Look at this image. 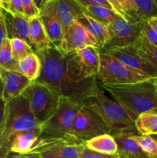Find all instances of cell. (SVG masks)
<instances>
[{
    "label": "cell",
    "instance_id": "6da1fadb",
    "mask_svg": "<svg viewBox=\"0 0 157 158\" xmlns=\"http://www.w3.org/2000/svg\"><path fill=\"white\" fill-rule=\"evenodd\" d=\"M36 54L40 59L42 68L39 77L35 81L50 87L60 97L82 101L99 87L95 77L82 82L72 81L66 73L64 54L52 44Z\"/></svg>",
    "mask_w": 157,
    "mask_h": 158
},
{
    "label": "cell",
    "instance_id": "7a4b0ae2",
    "mask_svg": "<svg viewBox=\"0 0 157 158\" xmlns=\"http://www.w3.org/2000/svg\"><path fill=\"white\" fill-rule=\"evenodd\" d=\"M101 86L135 120L142 114H157V90L152 79L132 84Z\"/></svg>",
    "mask_w": 157,
    "mask_h": 158
},
{
    "label": "cell",
    "instance_id": "3957f363",
    "mask_svg": "<svg viewBox=\"0 0 157 158\" xmlns=\"http://www.w3.org/2000/svg\"><path fill=\"white\" fill-rule=\"evenodd\" d=\"M20 131H30L41 135V124L33 117L22 95L6 103L0 124V158H8L12 137Z\"/></svg>",
    "mask_w": 157,
    "mask_h": 158
},
{
    "label": "cell",
    "instance_id": "277c9868",
    "mask_svg": "<svg viewBox=\"0 0 157 158\" xmlns=\"http://www.w3.org/2000/svg\"><path fill=\"white\" fill-rule=\"evenodd\" d=\"M83 106L99 115L109 128L110 134L136 131L135 120L115 100L109 98L100 87L92 95L82 100Z\"/></svg>",
    "mask_w": 157,
    "mask_h": 158
},
{
    "label": "cell",
    "instance_id": "5b68a950",
    "mask_svg": "<svg viewBox=\"0 0 157 158\" xmlns=\"http://www.w3.org/2000/svg\"><path fill=\"white\" fill-rule=\"evenodd\" d=\"M85 142L71 134L63 137H39L32 149L24 154L28 158H80Z\"/></svg>",
    "mask_w": 157,
    "mask_h": 158
},
{
    "label": "cell",
    "instance_id": "8992f818",
    "mask_svg": "<svg viewBox=\"0 0 157 158\" xmlns=\"http://www.w3.org/2000/svg\"><path fill=\"white\" fill-rule=\"evenodd\" d=\"M99 49L88 46L65 54V68L68 77L73 82H82L95 77L100 66Z\"/></svg>",
    "mask_w": 157,
    "mask_h": 158
},
{
    "label": "cell",
    "instance_id": "52a82bcc",
    "mask_svg": "<svg viewBox=\"0 0 157 158\" xmlns=\"http://www.w3.org/2000/svg\"><path fill=\"white\" fill-rule=\"evenodd\" d=\"M22 95L26 99L31 113L40 124L53 115L61 98L50 87L38 81L32 82Z\"/></svg>",
    "mask_w": 157,
    "mask_h": 158
},
{
    "label": "cell",
    "instance_id": "ba28073f",
    "mask_svg": "<svg viewBox=\"0 0 157 158\" xmlns=\"http://www.w3.org/2000/svg\"><path fill=\"white\" fill-rule=\"evenodd\" d=\"M82 106L80 100L61 97L53 115L41 124L40 137H63L70 134L75 116Z\"/></svg>",
    "mask_w": 157,
    "mask_h": 158
},
{
    "label": "cell",
    "instance_id": "9c48e42d",
    "mask_svg": "<svg viewBox=\"0 0 157 158\" xmlns=\"http://www.w3.org/2000/svg\"><path fill=\"white\" fill-rule=\"evenodd\" d=\"M100 66L96 80L101 85L118 86L149 80L139 73L132 70L112 56L99 51Z\"/></svg>",
    "mask_w": 157,
    "mask_h": 158
},
{
    "label": "cell",
    "instance_id": "30bf717a",
    "mask_svg": "<svg viewBox=\"0 0 157 158\" xmlns=\"http://www.w3.org/2000/svg\"><path fill=\"white\" fill-rule=\"evenodd\" d=\"M143 21L120 17L108 25L109 39L100 52L107 53L115 49L132 46L142 35Z\"/></svg>",
    "mask_w": 157,
    "mask_h": 158
},
{
    "label": "cell",
    "instance_id": "8fae6325",
    "mask_svg": "<svg viewBox=\"0 0 157 158\" xmlns=\"http://www.w3.org/2000/svg\"><path fill=\"white\" fill-rule=\"evenodd\" d=\"M105 134H110V131L99 116L88 108L82 106L75 117L71 135L86 142Z\"/></svg>",
    "mask_w": 157,
    "mask_h": 158
},
{
    "label": "cell",
    "instance_id": "7c38bea8",
    "mask_svg": "<svg viewBox=\"0 0 157 158\" xmlns=\"http://www.w3.org/2000/svg\"><path fill=\"white\" fill-rule=\"evenodd\" d=\"M88 46L96 47V41L81 23L75 20L65 29L58 50L65 55Z\"/></svg>",
    "mask_w": 157,
    "mask_h": 158
},
{
    "label": "cell",
    "instance_id": "4fadbf2b",
    "mask_svg": "<svg viewBox=\"0 0 157 158\" xmlns=\"http://www.w3.org/2000/svg\"><path fill=\"white\" fill-rule=\"evenodd\" d=\"M38 17L44 26L50 43L58 49L62 40L64 29L57 16L53 0H48L43 4L39 9Z\"/></svg>",
    "mask_w": 157,
    "mask_h": 158
},
{
    "label": "cell",
    "instance_id": "5bb4252c",
    "mask_svg": "<svg viewBox=\"0 0 157 158\" xmlns=\"http://www.w3.org/2000/svg\"><path fill=\"white\" fill-rule=\"evenodd\" d=\"M107 54L118 60L132 70L139 73L149 80L157 77V69L148 64L137 56L129 46L121 48L107 52Z\"/></svg>",
    "mask_w": 157,
    "mask_h": 158
},
{
    "label": "cell",
    "instance_id": "9a60e30c",
    "mask_svg": "<svg viewBox=\"0 0 157 158\" xmlns=\"http://www.w3.org/2000/svg\"><path fill=\"white\" fill-rule=\"evenodd\" d=\"M0 79L3 83L2 98L6 103L19 97L32 82L17 71L0 68Z\"/></svg>",
    "mask_w": 157,
    "mask_h": 158
},
{
    "label": "cell",
    "instance_id": "2e32d148",
    "mask_svg": "<svg viewBox=\"0 0 157 158\" xmlns=\"http://www.w3.org/2000/svg\"><path fill=\"white\" fill-rule=\"evenodd\" d=\"M1 14L4 19L8 38L9 40L14 38L21 39L32 48L29 38V19L26 15L12 13L2 8H1Z\"/></svg>",
    "mask_w": 157,
    "mask_h": 158
},
{
    "label": "cell",
    "instance_id": "e0dca14e",
    "mask_svg": "<svg viewBox=\"0 0 157 158\" xmlns=\"http://www.w3.org/2000/svg\"><path fill=\"white\" fill-rule=\"evenodd\" d=\"M137 134V131H120L110 134L116 142L118 146L117 155L120 158H149L132 138V136Z\"/></svg>",
    "mask_w": 157,
    "mask_h": 158
},
{
    "label": "cell",
    "instance_id": "ac0fdd59",
    "mask_svg": "<svg viewBox=\"0 0 157 158\" xmlns=\"http://www.w3.org/2000/svg\"><path fill=\"white\" fill-rule=\"evenodd\" d=\"M55 12L63 29L85 15L84 8L75 0H53Z\"/></svg>",
    "mask_w": 157,
    "mask_h": 158
},
{
    "label": "cell",
    "instance_id": "d6986e66",
    "mask_svg": "<svg viewBox=\"0 0 157 158\" xmlns=\"http://www.w3.org/2000/svg\"><path fill=\"white\" fill-rule=\"evenodd\" d=\"M29 38L35 53L48 49L51 43L39 17L29 19Z\"/></svg>",
    "mask_w": 157,
    "mask_h": 158
},
{
    "label": "cell",
    "instance_id": "ffe728a7",
    "mask_svg": "<svg viewBox=\"0 0 157 158\" xmlns=\"http://www.w3.org/2000/svg\"><path fill=\"white\" fill-rule=\"evenodd\" d=\"M77 21L81 23L86 30L94 37L96 41V47L101 50L109 39L107 26L88 16L86 14Z\"/></svg>",
    "mask_w": 157,
    "mask_h": 158
},
{
    "label": "cell",
    "instance_id": "44dd1931",
    "mask_svg": "<svg viewBox=\"0 0 157 158\" xmlns=\"http://www.w3.org/2000/svg\"><path fill=\"white\" fill-rule=\"evenodd\" d=\"M39 135L30 131H20L12 137L10 141V153L24 155L29 152Z\"/></svg>",
    "mask_w": 157,
    "mask_h": 158
},
{
    "label": "cell",
    "instance_id": "7402d4cb",
    "mask_svg": "<svg viewBox=\"0 0 157 158\" xmlns=\"http://www.w3.org/2000/svg\"><path fill=\"white\" fill-rule=\"evenodd\" d=\"M85 145L91 151L103 154L115 155L118 151V146L115 138L110 134L97 136L85 142Z\"/></svg>",
    "mask_w": 157,
    "mask_h": 158
},
{
    "label": "cell",
    "instance_id": "603a6c76",
    "mask_svg": "<svg viewBox=\"0 0 157 158\" xmlns=\"http://www.w3.org/2000/svg\"><path fill=\"white\" fill-rule=\"evenodd\" d=\"M129 47L142 60L157 69V46L149 43L143 35Z\"/></svg>",
    "mask_w": 157,
    "mask_h": 158
},
{
    "label": "cell",
    "instance_id": "cb8c5ba5",
    "mask_svg": "<svg viewBox=\"0 0 157 158\" xmlns=\"http://www.w3.org/2000/svg\"><path fill=\"white\" fill-rule=\"evenodd\" d=\"M41 68L42 64L39 57L35 52H32L18 61L17 71L31 82H34L39 77Z\"/></svg>",
    "mask_w": 157,
    "mask_h": 158
},
{
    "label": "cell",
    "instance_id": "d4e9b609",
    "mask_svg": "<svg viewBox=\"0 0 157 158\" xmlns=\"http://www.w3.org/2000/svg\"><path fill=\"white\" fill-rule=\"evenodd\" d=\"M85 14L96 21L108 26L117 19L122 17L113 9L99 6H88L84 9Z\"/></svg>",
    "mask_w": 157,
    "mask_h": 158
},
{
    "label": "cell",
    "instance_id": "484cf974",
    "mask_svg": "<svg viewBox=\"0 0 157 158\" xmlns=\"http://www.w3.org/2000/svg\"><path fill=\"white\" fill-rule=\"evenodd\" d=\"M135 127L139 135H157V114H140L135 119Z\"/></svg>",
    "mask_w": 157,
    "mask_h": 158
},
{
    "label": "cell",
    "instance_id": "4316f807",
    "mask_svg": "<svg viewBox=\"0 0 157 158\" xmlns=\"http://www.w3.org/2000/svg\"><path fill=\"white\" fill-rule=\"evenodd\" d=\"M112 9L126 19L143 20L138 16L133 0H107Z\"/></svg>",
    "mask_w": 157,
    "mask_h": 158
},
{
    "label": "cell",
    "instance_id": "83f0119b",
    "mask_svg": "<svg viewBox=\"0 0 157 158\" xmlns=\"http://www.w3.org/2000/svg\"><path fill=\"white\" fill-rule=\"evenodd\" d=\"M18 63L13 58L10 40L6 38L0 46V68L10 71H17ZM18 72V71H17Z\"/></svg>",
    "mask_w": 157,
    "mask_h": 158
},
{
    "label": "cell",
    "instance_id": "f1b7e54d",
    "mask_svg": "<svg viewBox=\"0 0 157 158\" xmlns=\"http://www.w3.org/2000/svg\"><path fill=\"white\" fill-rule=\"evenodd\" d=\"M132 138L137 142L149 158H157V140L151 136L133 134Z\"/></svg>",
    "mask_w": 157,
    "mask_h": 158
},
{
    "label": "cell",
    "instance_id": "f546056e",
    "mask_svg": "<svg viewBox=\"0 0 157 158\" xmlns=\"http://www.w3.org/2000/svg\"><path fill=\"white\" fill-rule=\"evenodd\" d=\"M9 40H10L12 56L15 61H20L22 59L27 56L29 54L35 52L30 45L21 39L14 38L10 39Z\"/></svg>",
    "mask_w": 157,
    "mask_h": 158
},
{
    "label": "cell",
    "instance_id": "4dcf8cb0",
    "mask_svg": "<svg viewBox=\"0 0 157 158\" xmlns=\"http://www.w3.org/2000/svg\"><path fill=\"white\" fill-rule=\"evenodd\" d=\"M138 16L143 20L157 15V7L153 0H133Z\"/></svg>",
    "mask_w": 157,
    "mask_h": 158
},
{
    "label": "cell",
    "instance_id": "1f68e13d",
    "mask_svg": "<svg viewBox=\"0 0 157 158\" xmlns=\"http://www.w3.org/2000/svg\"><path fill=\"white\" fill-rule=\"evenodd\" d=\"M142 35L154 46H157V32L148 23L146 20L142 23Z\"/></svg>",
    "mask_w": 157,
    "mask_h": 158
},
{
    "label": "cell",
    "instance_id": "d6a6232c",
    "mask_svg": "<svg viewBox=\"0 0 157 158\" xmlns=\"http://www.w3.org/2000/svg\"><path fill=\"white\" fill-rule=\"evenodd\" d=\"M21 2L24 15L28 19L38 16L39 9H38L33 0H21Z\"/></svg>",
    "mask_w": 157,
    "mask_h": 158
},
{
    "label": "cell",
    "instance_id": "836d02e7",
    "mask_svg": "<svg viewBox=\"0 0 157 158\" xmlns=\"http://www.w3.org/2000/svg\"><path fill=\"white\" fill-rule=\"evenodd\" d=\"M80 158H120L117 154L115 155H108V154H103L95 152L84 145L80 153Z\"/></svg>",
    "mask_w": 157,
    "mask_h": 158
},
{
    "label": "cell",
    "instance_id": "e575fe53",
    "mask_svg": "<svg viewBox=\"0 0 157 158\" xmlns=\"http://www.w3.org/2000/svg\"><path fill=\"white\" fill-rule=\"evenodd\" d=\"M79 5H81L83 8L88 7V6H99L107 7L109 9H112V6L109 4L107 0H75Z\"/></svg>",
    "mask_w": 157,
    "mask_h": 158
},
{
    "label": "cell",
    "instance_id": "d590c367",
    "mask_svg": "<svg viewBox=\"0 0 157 158\" xmlns=\"http://www.w3.org/2000/svg\"><path fill=\"white\" fill-rule=\"evenodd\" d=\"M8 11L14 14L24 15L21 0H10V6H9V10Z\"/></svg>",
    "mask_w": 157,
    "mask_h": 158
},
{
    "label": "cell",
    "instance_id": "8d00e7d4",
    "mask_svg": "<svg viewBox=\"0 0 157 158\" xmlns=\"http://www.w3.org/2000/svg\"><path fill=\"white\" fill-rule=\"evenodd\" d=\"M6 38H7V32H6L4 19H3L2 15L0 12V46Z\"/></svg>",
    "mask_w": 157,
    "mask_h": 158
},
{
    "label": "cell",
    "instance_id": "74e56055",
    "mask_svg": "<svg viewBox=\"0 0 157 158\" xmlns=\"http://www.w3.org/2000/svg\"><path fill=\"white\" fill-rule=\"evenodd\" d=\"M6 103H7L5 101L4 99L2 98V97H0V124H1L2 120V119H3V117H4Z\"/></svg>",
    "mask_w": 157,
    "mask_h": 158
},
{
    "label": "cell",
    "instance_id": "f35d334b",
    "mask_svg": "<svg viewBox=\"0 0 157 158\" xmlns=\"http://www.w3.org/2000/svg\"><path fill=\"white\" fill-rule=\"evenodd\" d=\"M149 25L155 29L157 32V15L156 16H153L152 18H149V19L146 20Z\"/></svg>",
    "mask_w": 157,
    "mask_h": 158
},
{
    "label": "cell",
    "instance_id": "ab89813d",
    "mask_svg": "<svg viewBox=\"0 0 157 158\" xmlns=\"http://www.w3.org/2000/svg\"><path fill=\"white\" fill-rule=\"evenodd\" d=\"M0 5L1 8L9 10V6H10V0H0Z\"/></svg>",
    "mask_w": 157,
    "mask_h": 158
},
{
    "label": "cell",
    "instance_id": "60d3db41",
    "mask_svg": "<svg viewBox=\"0 0 157 158\" xmlns=\"http://www.w3.org/2000/svg\"><path fill=\"white\" fill-rule=\"evenodd\" d=\"M33 1L34 2H35V4L36 5L37 7H38V9H39L40 8L43 6V4H44L46 1H48V0H33Z\"/></svg>",
    "mask_w": 157,
    "mask_h": 158
},
{
    "label": "cell",
    "instance_id": "b9f144b4",
    "mask_svg": "<svg viewBox=\"0 0 157 158\" xmlns=\"http://www.w3.org/2000/svg\"><path fill=\"white\" fill-rule=\"evenodd\" d=\"M2 93H3V83L2 80L0 79V97H2Z\"/></svg>",
    "mask_w": 157,
    "mask_h": 158
},
{
    "label": "cell",
    "instance_id": "7bdbcfd3",
    "mask_svg": "<svg viewBox=\"0 0 157 158\" xmlns=\"http://www.w3.org/2000/svg\"><path fill=\"white\" fill-rule=\"evenodd\" d=\"M152 82H153L154 86H155V89H156V90H157V77H155V78L152 79Z\"/></svg>",
    "mask_w": 157,
    "mask_h": 158
},
{
    "label": "cell",
    "instance_id": "ee69618b",
    "mask_svg": "<svg viewBox=\"0 0 157 158\" xmlns=\"http://www.w3.org/2000/svg\"><path fill=\"white\" fill-rule=\"evenodd\" d=\"M13 158H28V157H24V156H22V155H15V157H13Z\"/></svg>",
    "mask_w": 157,
    "mask_h": 158
},
{
    "label": "cell",
    "instance_id": "f6af8a7d",
    "mask_svg": "<svg viewBox=\"0 0 157 158\" xmlns=\"http://www.w3.org/2000/svg\"><path fill=\"white\" fill-rule=\"evenodd\" d=\"M153 1H154V2H155V6H156V7H157V0H153Z\"/></svg>",
    "mask_w": 157,
    "mask_h": 158
},
{
    "label": "cell",
    "instance_id": "bcb514c9",
    "mask_svg": "<svg viewBox=\"0 0 157 158\" xmlns=\"http://www.w3.org/2000/svg\"><path fill=\"white\" fill-rule=\"evenodd\" d=\"M0 12H1V5H0Z\"/></svg>",
    "mask_w": 157,
    "mask_h": 158
}]
</instances>
